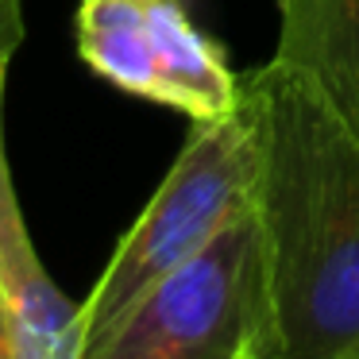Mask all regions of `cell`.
Returning <instances> with one entry per match:
<instances>
[{"label": "cell", "instance_id": "obj_1", "mask_svg": "<svg viewBox=\"0 0 359 359\" xmlns=\"http://www.w3.org/2000/svg\"><path fill=\"white\" fill-rule=\"evenodd\" d=\"M255 124L274 359L359 355V135L325 89L271 58L243 78Z\"/></svg>", "mask_w": 359, "mask_h": 359}, {"label": "cell", "instance_id": "obj_2", "mask_svg": "<svg viewBox=\"0 0 359 359\" xmlns=\"http://www.w3.org/2000/svg\"><path fill=\"white\" fill-rule=\"evenodd\" d=\"M255 124L243 101L220 120H194V132L151 194L147 209L124 232L97 286L81 302V344L104 332L135 297L255 209Z\"/></svg>", "mask_w": 359, "mask_h": 359}, {"label": "cell", "instance_id": "obj_3", "mask_svg": "<svg viewBox=\"0 0 359 359\" xmlns=\"http://www.w3.org/2000/svg\"><path fill=\"white\" fill-rule=\"evenodd\" d=\"M81 359H274L255 209L81 344Z\"/></svg>", "mask_w": 359, "mask_h": 359}, {"label": "cell", "instance_id": "obj_4", "mask_svg": "<svg viewBox=\"0 0 359 359\" xmlns=\"http://www.w3.org/2000/svg\"><path fill=\"white\" fill-rule=\"evenodd\" d=\"M74 35L81 62L140 101L189 120H220L243 101V78L186 0H81Z\"/></svg>", "mask_w": 359, "mask_h": 359}, {"label": "cell", "instance_id": "obj_5", "mask_svg": "<svg viewBox=\"0 0 359 359\" xmlns=\"http://www.w3.org/2000/svg\"><path fill=\"white\" fill-rule=\"evenodd\" d=\"M4 86L0 62V290L12 309L16 359H81V305L70 302L35 255L4 151Z\"/></svg>", "mask_w": 359, "mask_h": 359}, {"label": "cell", "instance_id": "obj_6", "mask_svg": "<svg viewBox=\"0 0 359 359\" xmlns=\"http://www.w3.org/2000/svg\"><path fill=\"white\" fill-rule=\"evenodd\" d=\"M274 58L309 74L359 135V0H274Z\"/></svg>", "mask_w": 359, "mask_h": 359}, {"label": "cell", "instance_id": "obj_7", "mask_svg": "<svg viewBox=\"0 0 359 359\" xmlns=\"http://www.w3.org/2000/svg\"><path fill=\"white\" fill-rule=\"evenodd\" d=\"M24 43V0H0V62H12Z\"/></svg>", "mask_w": 359, "mask_h": 359}, {"label": "cell", "instance_id": "obj_8", "mask_svg": "<svg viewBox=\"0 0 359 359\" xmlns=\"http://www.w3.org/2000/svg\"><path fill=\"white\" fill-rule=\"evenodd\" d=\"M0 359H16V328H12V309L0 290Z\"/></svg>", "mask_w": 359, "mask_h": 359}, {"label": "cell", "instance_id": "obj_9", "mask_svg": "<svg viewBox=\"0 0 359 359\" xmlns=\"http://www.w3.org/2000/svg\"><path fill=\"white\" fill-rule=\"evenodd\" d=\"M355 359H359V355H355Z\"/></svg>", "mask_w": 359, "mask_h": 359}]
</instances>
